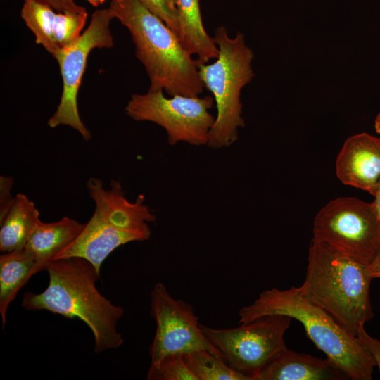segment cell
Returning <instances> with one entry per match:
<instances>
[{"instance_id":"cell-27","label":"cell","mask_w":380,"mask_h":380,"mask_svg":"<svg viewBox=\"0 0 380 380\" xmlns=\"http://www.w3.org/2000/svg\"><path fill=\"white\" fill-rule=\"evenodd\" d=\"M374 201L372 203L374 213L380 222V179L378 182L374 194Z\"/></svg>"},{"instance_id":"cell-29","label":"cell","mask_w":380,"mask_h":380,"mask_svg":"<svg viewBox=\"0 0 380 380\" xmlns=\"http://www.w3.org/2000/svg\"><path fill=\"white\" fill-rule=\"evenodd\" d=\"M91 5L94 6H99L102 5L106 0H87Z\"/></svg>"},{"instance_id":"cell-18","label":"cell","mask_w":380,"mask_h":380,"mask_svg":"<svg viewBox=\"0 0 380 380\" xmlns=\"http://www.w3.org/2000/svg\"><path fill=\"white\" fill-rule=\"evenodd\" d=\"M57 12L51 6L35 0H24L20 16L32 32L37 44L54 57L58 51L54 38Z\"/></svg>"},{"instance_id":"cell-14","label":"cell","mask_w":380,"mask_h":380,"mask_svg":"<svg viewBox=\"0 0 380 380\" xmlns=\"http://www.w3.org/2000/svg\"><path fill=\"white\" fill-rule=\"evenodd\" d=\"M84 227V224L68 217L53 222L40 220L25 246L34 257L38 272L72 242Z\"/></svg>"},{"instance_id":"cell-23","label":"cell","mask_w":380,"mask_h":380,"mask_svg":"<svg viewBox=\"0 0 380 380\" xmlns=\"http://www.w3.org/2000/svg\"><path fill=\"white\" fill-rule=\"evenodd\" d=\"M13 179L8 176L0 177V220L6 215L11 207L15 196L11 195Z\"/></svg>"},{"instance_id":"cell-16","label":"cell","mask_w":380,"mask_h":380,"mask_svg":"<svg viewBox=\"0 0 380 380\" xmlns=\"http://www.w3.org/2000/svg\"><path fill=\"white\" fill-rule=\"evenodd\" d=\"M35 204L23 194H18L9 210L0 220V251L11 252L25 248L40 222Z\"/></svg>"},{"instance_id":"cell-2","label":"cell","mask_w":380,"mask_h":380,"mask_svg":"<svg viewBox=\"0 0 380 380\" xmlns=\"http://www.w3.org/2000/svg\"><path fill=\"white\" fill-rule=\"evenodd\" d=\"M109 8L129 30L150 89H164L170 96H198L203 92L198 61L160 18L139 0H112Z\"/></svg>"},{"instance_id":"cell-11","label":"cell","mask_w":380,"mask_h":380,"mask_svg":"<svg viewBox=\"0 0 380 380\" xmlns=\"http://www.w3.org/2000/svg\"><path fill=\"white\" fill-rule=\"evenodd\" d=\"M150 298V312L156 324L149 350L151 363L169 355L202 349L222 357L203 333L189 303L174 298L161 282L153 286Z\"/></svg>"},{"instance_id":"cell-21","label":"cell","mask_w":380,"mask_h":380,"mask_svg":"<svg viewBox=\"0 0 380 380\" xmlns=\"http://www.w3.org/2000/svg\"><path fill=\"white\" fill-rule=\"evenodd\" d=\"M87 18V11L79 13L57 12L54 38L58 51L78 39Z\"/></svg>"},{"instance_id":"cell-26","label":"cell","mask_w":380,"mask_h":380,"mask_svg":"<svg viewBox=\"0 0 380 380\" xmlns=\"http://www.w3.org/2000/svg\"><path fill=\"white\" fill-rule=\"evenodd\" d=\"M368 273L372 279L380 278V253L367 267Z\"/></svg>"},{"instance_id":"cell-17","label":"cell","mask_w":380,"mask_h":380,"mask_svg":"<svg viewBox=\"0 0 380 380\" xmlns=\"http://www.w3.org/2000/svg\"><path fill=\"white\" fill-rule=\"evenodd\" d=\"M38 272L34 257L25 248L0 255V315L2 327L10 303L32 276Z\"/></svg>"},{"instance_id":"cell-20","label":"cell","mask_w":380,"mask_h":380,"mask_svg":"<svg viewBox=\"0 0 380 380\" xmlns=\"http://www.w3.org/2000/svg\"><path fill=\"white\" fill-rule=\"evenodd\" d=\"M148 380H197L183 354H172L156 363H151L147 373Z\"/></svg>"},{"instance_id":"cell-15","label":"cell","mask_w":380,"mask_h":380,"mask_svg":"<svg viewBox=\"0 0 380 380\" xmlns=\"http://www.w3.org/2000/svg\"><path fill=\"white\" fill-rule=\"evenodd\" d=\"M179 22V39L199 63L217 58L219 49L214 38L206 32L201 18L199 0H175Z\"/></svg>"},{"instance_id":"cell-13","label":"cell","mask_w":380,"mask_h":380,"mask_svg":"<svg viewBox=\"0 0 380 380\" xmlns=\"http://www.w3.org/2000/svg\"><path fill=\"white\" fill-rule=\"evenodd\" d=\"M348 376L328 358L324 360L284 348L253 380H341Z\"/></svg>"},{"instance_id":"cell-5","label":"cell","mask_w":380,"mask_h":380,"mask_svg":"<svg viewBox=\"0 0 380 380\" xmlns=\"http://www.w3.org/2000/svg\"><path fill=\"white\" fill-rule=\"evenodd\" d=\"M87 188L95 203L94 211L77 238L53 260L83 258L100 274L102 263L114 250L149 239L148 223L156 217L144 203V195H139L134 202L129 201L118 180L112 179L106 188L101 179L90 177Z\"/></svg>"},{"instance_id":"cell-24","label":"cell","mask_w":380,"mask_h":380,"mask_svg":"<svg viewBox=\"0 0 380 380\" xmlns=\"http://www.w3.org/2000/svg\"><path fill=\"white\" fill-rule=\"evenodd\" d=\"M356 336L360 343L373 357L380 374V341L372 337L366 331L365 325L360 326Z\"/></svg>"},{"instance_id":"cell-19","label":"cell","mask_w":380,"mask_h":380,"mask_svg":"<svg viewBox=\"0 0 380 380\" xmlns=\"http://www.w3.org/2000/svg\"><path fill=\"white\" fill-rule=\"evenodd\" d=\"M183 356L197 380H251L229 365L222 356L209 350H196Z\"/></svg>"},{"instance_id":"cell-3","label":"cell","mask_w":380,"mask_h":380,"mask_svg":"<svg viewBox=\"0 0 380 380\" xmlns=\"http://www.w3.org/2000/svg\"><path fill=\"white\" fill-rule=\"evenodd\" d=\"M270 315H286L300 322L308 337L349 379H372L376 362L357 336L323 308L305 298L299 287L262 291L252 304L240 309L239 324Z\"/></svg>"},{"instance_id":"cell-4","label":"cell","mask_w":380,"mask_h":380,"mask_svg":"<svg viewBox=\"0 0 380 380\" xmlns=\"http://www.w3.org/2000/svg\"><path fill=\"white\" fill-rule=\"evenodd\" d=\"M368 265L312 239L302 295L329 313L354 336L374 312L369 297L373 279Z\"/></svg>"},{"instance_id":"cell-28","label":"cell","mask_w":380,"mask_h":380,"mask_svg":"<svg viewBox=\"0 0 380 380\" xmlns=\"http://www.w3.org/2000/svg\"><path fill=\"white\" fill-rule=\"evenodd\" d=\"M375 130L380 134V113L377 115L374 122Z\"/></svg>"},{"instance_id":"cell-7","label":"cell","mask_w":380,"mask_h":380,"mask_svg":"<svg viewBox=\"0 0 380 380\" xmlns=\"http://www.w3.org/2000/svg\"><path fill=\"white\" fill-rule=\"evenodd\" d=\"M214 99L180 94L167 98L163 89H148L144 94H132L125 112L135 121H149L162 127L170 145L186 142L207 145L215 118L209 112Z\"/></svg>"},{"instance_id":"cell-6","label":"cell","mask_w":380,"mask_h":380,"mask_svg":"<svg viewBox=\"0 0 380 380\" xmlns=\"http://www.w3.org/2000/svg\"><path fill=\"white\" fill-rule=\"evenodd\" d=\"M214 39L219 49L218 56L210 64L198 63V70L204 87L213 95L217 110L207 145L220 148L234 143L239 128L244 127L240 94L253 77V53L241 32L231 38L225 27L221 26L216 29Z\"/></svg>"},{"instance_id":"cell-22","label":"cell","mask_w":380,"mask_h":380,"mask_svg":"<svg viewBox=\"0 0 380 380\" xmlns=\"http://www.w3.org/2000/svg\"><path fill=\"white\" fill-rule=\"evenodd\" d=\"M160 18L179 37V22L175 0H139Z\"/></svg>"},{"instance_id":"cell-9","label":"cell","mask_w":380,"mask_h":380,"mask_svg":"<svg viewBox=\"0 0 380 380\" xmlns=\"http://www.w3.org/2000/svg\"><path fill=\"white\" fill-rule=\"evenodd\" d=\"M292 318L282 315L263 316L230 329L201 324L208 340L234 369L253 380L259 371L286 348L284 334Z\"/></svg>"},{"instance_id":"cell-8","label":"cell","mask_w":380,"mask_h":380,"mask_svg":"<svg viewBox=\"0 0 380 380\" xmlns=\"http://www.w3.org/2000/svg\"><path fill=\"white\" fill-rule=\"evenodd\" d=\"M312 239L369 265L380 253V222L371 203L340 197L316 215Z\"/></svg>"},{"instance_id":"cell-12","label":"cell","mask_w":380,"mask_h":380,"mask_svg":"<svg viewBox=\"0 0 380 380\" xmlns=\"http://www.w3.org/2000/svg\"><path fill=\"white\" fill-rule=\"evenodd\" d=\"M336 172L344 184L373 196L380 179V138L367 133L348 138L338 154Z\"/></svg>"},{"instance_id":"cell-30","label":"cell","mask_w":380,"mask_h":380,"mask_svg":"<svg viewBox=\"0 0 380 380\" xmlns=\"http://www.w3.org/2000/svg\"><path fill=\"white\" fill-rule=\"evenodd\" d=\"M115 1H117V0H115Z\"/></svg>"},{"instance_id":"cell-25","label":"cell","mask_w":380,"mask_h":380,"mask_svg":"<svg viewBox=\"0 0 380 380\" xmlns=\"http://www.w3.org/2000/svg\"><path fill=\"white\" fill-rule=\"evenodd\" d=\"M46 4L56 11L64 13H79L86 11V8L75 3L74 0H35Z\"/></svg>"},{"instance_id":"cell-10","label":"cell","mask_w":380,"mask_h":380,"mask_svg":"<svg viewBox=\"0 0 380 380\" xmlns=\"http://www.w3.org/2000/svg\"><path fill=\"white\" fill-rule=\"evenodd\" d=\"M113 18L109 7L96 10L87 28L78 39L59 50L54 56L60 68L63 90L57 108L47 122L51 128L67 125L79 132L84 140L91 138L90 131L80 116L77 95L90 52L94 49L110 48L113 45L110 29Z\"/></svg>"},{"instance_id":"cell-1","label":"cell","mask_w":380,"mask_h":380,"mask_svg":"<svg viewBox=\"0 0 380 380\" xmlns=\"http://www.w3.org/2000/svg\"><path fill=\"white\" fill-rule=\"evenodd\" d=\"M45 270L49 284L41 293L27 292L21 305L26 310H47L66 318H79L91 329L96 353L123 344L117 325L124 309L113 304L97 289L100 277L94 265L80 257L49 261Z\"/></svg>"}]
</instances>
